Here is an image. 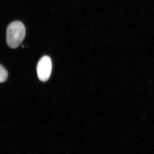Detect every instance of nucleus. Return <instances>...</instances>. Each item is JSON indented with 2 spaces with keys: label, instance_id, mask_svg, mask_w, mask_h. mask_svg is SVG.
Here are the masks:
<instances>
[{
  "label": "nucleus",
  "instance_id": "1",
  "mask_svg": "<svg viewBox=\"0 0 154 154\" xmlns=\"http://www.w3.org/2000/svg\"><path fill=\"white\" fill-rule=\"evenodd\" d=\"M25 34V28L22 22L17 21L12 22L7 28V44L11 48H17L24 40Z\"/></svg>",
  "mask_w": 154,
  "mask_h": 154
},
{
  "label": "nucleus",
  "instance_id": "2",
  "mask_svg": "<svg viewBox=\"0 0 154 154\" xmlns=\"http://www.w3.org/2000/svg\"><path fill=\"white\" fill-rule=\"evenodd\" d=\"M52 70V63L49 57L45 56L40 59L37 64L36 71L38 79L42 82L48 80Z\"/></svg>",
  "mask_w": 154,
  "mask_h": 154
},
{
  "label": "nucleus",
  "instance_id": "3",
  "mask_svg": "<svg viewBox=\"0 0 154 154\" xmlns=\"http://www.w3.org/2000/svg\"><path fill=\"white\" fill-rule=\"evenodd\" d=\"M8 77V72L2 65L0 64V83L5 82Z\"/></svg>",
  "mask_w": 154,
  "mask_h": 154
}]
</instances>
